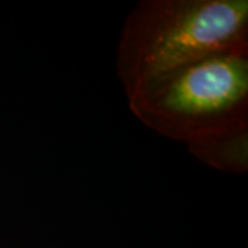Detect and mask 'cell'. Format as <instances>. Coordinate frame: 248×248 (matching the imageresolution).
<instances>
[{
  "mask_svg": "<svg viewBox=\"0 0 248 248\" xmlns=\"http://www.w3.org/2000/svg\"><path fill=\"white\" fill-rule=\"evenodd\" d=\"M221 53H248L247 0H148L125 19L116 63L130 98Z\"/></svg>",
  "mask_w": 248,
  "mask_h": 248,
  "instance_id": "cell-1",
  "label": "cell"
},
{
  "mask_svg": "<svg viewBox=\"0 0 248 248\" xmlns=\"http://www.w3.org/2000/svg\"><path fill=\"white\" fill-rule=\"evenodd\" d=\"M133 113L187 146L247 130L248 53H221L186 65L128 98Z\"/></svg>",
  "mask_w": 248,
  "mask_h": 248,
  "instance_id": "cell-2",
  "label": "cell"
},
{
  "mask_svg": "<svg viewBox=\"0 0 248 248\" xmlns=\"http://www.w3.org/2000/svg\"><path fill=\"white\" fill-rule=\"evenodd\" d=\"M247 130L225 134L211 140L189 145L192 155L207 164L226 171L247 170Z\"/></svg>",
  "mask_w": 248,
  "mask_h": 248,
  "instance_id": "cell-3",
  "label": "cell"
}]
</instances>
